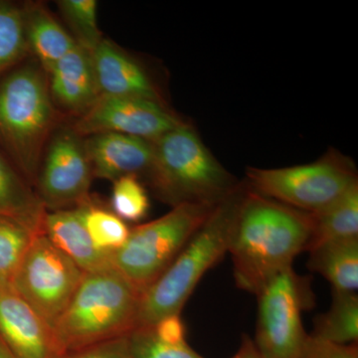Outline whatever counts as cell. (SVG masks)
Wrapping results in <instances>:
<instances>
[{
  "instance_id": "obj_1",
  "label": "cell",
  "mask_w": 358,
  "mask_h": 358,
  "mask_svg": "<svg viewBox=\"0 0 358 358\" xmlns=\"http://www.w3.org/2000/svg\"><path fill=\"white\" fill-rule=\"evenodd\" d=\"M312 214L246 189L231 232L228 253L238 288L258 294L296 257L307 251Z\"/></svg>"
},
{
  "instance_id": "obj_2",
  "label": "cell",
  "mask_w": 358,
  "mask_h": 358,
  "mask_svg": "<svg viewBox=\"0 0 358 358\" xmlns=\"http://www.w3.org/2000/svg\"><path fill=\"white\" fill-rule=\"evenodd\" d=\"M245 192L238 186L216 204L176 260L141 294L136 327H152L169 315H180L200 280L227 253Z\"/></svg>"
},
{
  "instance_id": "obj_3",
  "label": "cell",
  "mask_w": 358,
  "mask_h": 358,
  "mask_svg": "<svg viewBox=\"0 0 358 358\" xmlns=\"http://www.w3.org/2000/svg\"><path fill=\"white\" fill-rule=\"evenodd\" d=\"M47 76L38 62L28 63L0 81V148L31 186L56 122Z\"/></svg>"
},
{
  "instance_id": "obj_4",
  "label": "cell",
  "mask_w": 358,
  "mask_h": 358,
  "mask_svg": "<svg viewBox=\"0 0 358 358\" xmlns=\"http://www.w3.org/2000/svg\"><path fill=\"white\" fill-rule=\"evenodd\" d=\"M152 143L147 173L155 195L164 203L215 205L238 187L185 122Z\"/></svg>"
},
{
  "instance_id": "obj_5",
  "label": "cell",
  "mask_w": 358,
  "mask_h": 358,
  "mask_svg": "<svg viewBox=\"0 0 358 358\" xmlns=\"http://www.w3.org/2000/svg\"><path fill=\"white\" fill-rule=\"evenodd\" d=\"M140 298L114 267L86 273L54 327L62 352L128 336L136 327Z\"/></svg>"
},
{
  "instance_id": "obj_6",
  "label": "cell",
  "mask_w": 358,
  "mask_h": 358,
  "mask_svg": "<svg viewBox=\"0 0 358 358\" xmlns=\"http://www.w3.org/2000/svg\"><path fill=\"white\" fill-rule=\"evenodd\" d=\"M215 205H178L162 217L136 226L121 248L113 252V266L143 294L176 260Z\"/></svg>"
},
{
  "instance_id": "obj_7",
  "label": "cell",
  "mask_w": 358,
  "mask_h": 358,
  "mask_svg": "<svg viewBox=\"0 0 358 358\" xmlns=\"http://www.w3.org/2000/svg\"><path fill=\"white\" fill-rule=\"evenodd\" d=\"M247 176L253 192L308 213L326 208L358 183L352 162L338 155L284 169L251 167Z\"/></svg>"
},
{
  "instance_id": "obj_8",
  "label": "cell",
  "mask_w": 358,
  "mask_h": 358,
  "mask_svg": "<svg viewBox=\"0 0 358 358\" xmlns=\"http://www.w3.org/2000/svg\"><path fill=\"white\" fill-rule=\"evenodd\" d=\"M256 348L263 358H300L308 334L301 320L315 306L310 280L293 267L268 282L258 294Z\"/></svg>"
},
{
  "instance_id": "obj_9",
  "label": "cell",
  "mask_w": 358,
  "mask_h": 358,
  "mask_svg": "<svg viewBox=\"0 0 358 358\" xmlns=\"http://www.w3.org/2000/svg\"><path fill=\"white\" fill-rule=\"evenodd\" d=\"M85 274L41 233L33 240L11 287L54 329Z\"/></svg>"
},
{
  "instance_id": "obj_10",
  "label": "cell",
  "mask_w": 358,
  "mask_h": 358,
  "mask_svg": "<svg viewBox=\"0 0 358 358\" xmlns=\"http://www.w3.org/2000/svg\"><path fill=\"white\" fill-rule=\"evenodd\" d=\"M93 178L82 138L65 129L49 145L36 181L37 195L46 211L76 208L91 199Z\"/></svg>"
},
{
  "instance_id": "obj_11",
  "label": "cell",
  "mask_w": 358,
  "mask_h": 358,
  "mask_svg": "<svg viewBox=\"0 0 358 358\" xmlns=\"http://www.w3.org/2000/svg\"><path fill=\"white\" fill-rule=\"evenodd\" d=\"M183 124L164 103L141 98L100 96L80 115L72 131L80 138L122 134L155 141Z\"/></svg>"
},
{
  "instance_id": "obj_12",
  "label": "cell",
  "mask_w": 358,
  "mask_h": 358,
  "mask_svg": "<svg viewBox=\"0 0 358 358\" xmlns=\"http://www.w3.org/2000/svg\"><path fill=\"white\" fill-rule=\"evenodd\" d=\"M0 339L14 358H60L64 355L53 327L13 287L0 288Z\"/></svg>"
},
{
  "instance_id": "obj_13",
  "label": "cell",
  "mask_w": 358,
  "mask_h": 358,
  "mask_svg": "<svg viewBox=\"0 0 358 358\" xmlns=\"http://www.w3.org/2000/svg\"><path fill=\"white\" fill-rule=\"evenodd\" d=\"M93 178L115 181L145 173L152 157L150 141L122 134H100L83 141Z\"/></svg>"
},
{
  "instance_id": "obj_14",
  "label": "cell",
  "mask_w": 358,
  "mask_h": 358,
  "mask_svg": "<svg viewBox=\"0 0 358 358\" xmlns=\"http://www.w3.org/2000/svg\"><path fill=\"white\" fill-rule=\"evenodd\" d=\"M100 96L141 98L162 102L159 91L143 68L103 39L91 53Z\"/></svg>"
},
{
  "instance_id": "obj_15",
  "label": "cell",
  "mask_w": 358,
  "mask_h": 358,
  "mask_svg": "<svg viewBox=\"0 0 358 358\" xmlns=\"http://www.w3.org/2000/svg\"><path fill=\"white\" fill-rule=\"evenodd\" d=\"M43 232L52 244L85 273L113 268L112 254L95 246L78 208L47 211Z\"/></svg>"
},
{
  "instance_id": "obj_16",
  "label": "cell",
  "mask_w": 358,
  "mask_h": 358,
  "mask_svg": "<svg viewBox=\"0 0 358 358\" xmlns=\"http://www.w3.org/2000/svg\"><path fill=\"white\" fill-rule=\"evenodd\" d=\"M52 98L64 109L82 115L100 96L91 54L76 45L49 72Z\"/></svg>"
},
{
  "instance_id": "obj_17",
  "label": "cell",
  "mask_w": 358,
  "mask_h": 358,
  "mask_svg": "<svg viewBox=\"0 0 358 358\" xmlns=\"http://www.w3.org/2000/svg\"><path fill=\"white\" fill-rule=\"evenodd\" d=\"M22 10L29 52L48 75L76 42L41 4H27Z\"/></svg>"
},
{
  "instance_id": "obj_18",
  "label": "cell",
  "mask_w": 358,
  "mask_h": 358,
  "mask_svg": "<svg viewBox=\"0 0 358 358\" xmlns=\"http://www.w3.org/2000/svg\"><path fill=\"white\" fill-rule=\"evenodd\" d=\"M46 209L37 192L0 152V217H9L43 231Z\"/></svg>"
},
{
  "instance_id": "obj_19",
  "label": "cell",
  "mask_w": 358,
  "mask_h": 358,
  "mask_svg": "<svg viewBox=\"0 0 358 358\" xmlns=\"http://www.w3.org/2000/svg\"><path fill=\"white\" fill-rule=\"evenodd\" d=\"M308 267L319 273L338 293H357L358 238L331 242L308 252Z\"/></svg>"
},
{
  "instance_id": "obj_20",
  "label": "cell",
  "mask_w": 358,
  "mask_h": 358,
  "mask_svg": "<svg viewBox=\"0 0 358 358\" xmlns=\"http://www.w3.org/2000/svg\"><path fill=\"white\" fill-rule=\"evenodd\" d=\"M312 214L307 252L341 240L358 238V183L326 208Z\"/></svg>"
},
{
  "instance_id": "obj_21",
  "label": "cell",
  "mask_w": 358,
  "mask_h": 358,
  "mask_svg": "<svg viewBox=\"0 0 358 358\" xmlns=\"http://www.w3.org/2000/svg\"><path fill=\"white\" fill-rule=\"evenodd\" d=\"M313 336L336 343L352 345L358 339V296L357 293L333 291V303L327 313L315 317Z\"/></svg>"
},
{
  "instance_id": "obj_22",
  "label": "cell",
  "mask_w": 358,
  "mask_h": 358,
  "mask_svg": "<svg viewBox=\"0 0 358 358\" xmlns=\"http://www.w3.org/2000/svg\"><path fill=\"white\" fill-rule=\"evenodd\" d=\"M41 233L16 219L0 217V288L11 287L33 240Z\"/></svg>"
},
{
  "instance_id": "obj_23",
  "label": "cell",
  "mask_w": 358,
  "mask_h": 358,
  "mask_svg": "<svg viewBox=\"0 0 358 358\" xmlns=\"http://www.w3.org/2000/svg\"><path fill=\"white\" fill-rule=\"evenodd\" d=\"M77 208L92 241L101 251L113 253L128 239L131 229L114 212L103 208L92 199Z\"/></svg>"
},
{
  "instance_id": "obj_24",
  "label": "cell",
  "mask_w": 358,
  "mask_h": 358,
  "mask_svg": "<svg viewBox=\"0 0 358 358\" xmlns=\"http://www.w3.org/2000/svg\"><path fill=\"white\" fill-rule=\"evenodd\" d=\"M28 52L22 8L0 0V75L17 65Z\"/></svg>"
},
{
  "instance_id": "obj_25",
  "label": "cell",
  "mask_w": 358,
  "mask_h": 358,
  "mask_svg": "<svg viewBox=\"0 0 358 358\" xmlns=\"http://www.w3.org/2000/svg\"><path fill=\"white\" fill-rule=\"evenodd\" d=\"M58 6L74 33L76 44L91 54L103 40L98 25L96 1L61 0L58 2Z\"/></svg>"
},
{
  "instance_id": "obj_26",
  "label": "cell",
  "mask_w": 358,
  "mask_h": 358,
  "mask_svg": "<svg viewBox=\"0 0 358 358\" xmlns=\"http://www.w3.org/2000/svg\"><path fill=\"white\" fill-rule=\"evenodd\" d=\"M131 358H204L187 343H169L157 338L152 327H134L128 334Z\"/></svg>"
},
{
  "instance_id": "obj_27",
  "label": "cell",
  "mask_w": 358,
  "mask_h": 358,
  "mask_svg": "<svg viewBox=\"0 0 358 358\" xmlns=\"http://www.w3.org/2000/svg\"><path fill=\"white\" fill-rule=\"evenodd\" d=\"M110 205L122 221L138 222L148 215L150 200L138 176H122L114 181Z\"/></svg>"
},
{
  "instance_id": "obj_28",
  "label": "cell",
  "mask_w": 358,
  "mask_h": 358,
  "mask_svg": "<svg viewBox=\"0 0 358 358\" xmlns=\"http://www.w3.org/2000/svg\"><path fill=\"white\" fill-rule=\"evenodd\" d=\"M300 358H358L357 343L336 345L308 334Z\"/></svg>"
},
{
  "instance_id": "obj_29",
  "label": "cell",
  "mask_w": 358,
  "mask_h": 358,
  "mask_svg": "<svg viewBox=\"0 0 358 358\" xmlns=\"http://www.w3.org/2000/svg\"><path fill=\"white\" fill-rule=\"evenodd\" d=\"M60 358H131L128 336L66 352Z\"/></svg>"
},
{
  "instance_id": "obj_30",
  "label": "cell",
  "mask_w": 358,
  "mask_h": 358,
  "mask_svg": "<svg viewBox=\"0 0 358 358\" xmlns=\"http://www.w3.org/2000/svg\"><path fill=\"white\" fill-rule=\"evenodd\" d=\"M157 338L169 343H185V327L180 315H171L152 326Z\"/></svg>"
},
{
  "instance_id": "obj_31",
  "label": "cell",
  "mask_w": 358,
  "mask_h": 358,
  "mask_svg": "<svg viewBox=\"0 0 358 358\" xmlns=\"http://www.w3.org/2000/svg\"><path fill=\"white\" fill-rule=\"evenodd\" d=\"M232 358H263L256 348L253 339L249 338L247 334L242 336L241 345L239 350Z\"/></svg>"
},
{
  "instance_id": "obj_32",
  "label": "cell",
  "mask_w": 358,
  "mask_h": 358,
  "mask_svg": "<svg viewBox=\"0 0 358 358\" xmlns=\"http://www.w3.org/2000/svg\"><path fill=\"white\" fill-rule=\"evenodd\" d=\"M0 358H14L13 353L9 352L1 339H0Z\"/></svg>"
}]
</instances>
